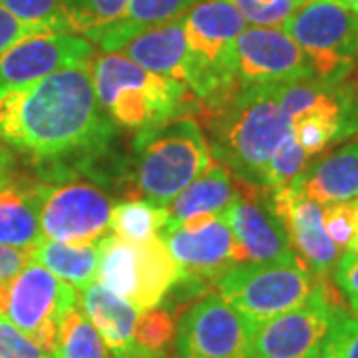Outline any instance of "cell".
I'll list each match as a JSON object with an SVG mask.
<instances>
[{
	"label": "cell",
	"mask_w": 358,
	"mask_h": 358,
	"mask_svg": "<svg viewBox=\"0 0 358 358\" xmlns=\"http://www.w3.org/2000/svg\"><path fill=\"white\" fill-rule=\"evenodd\" d=\"M114 134L96 96L92 62L0 94V138L52 178L102 154Z\"/></svg>",
	"instance_id": "cell-1"
},
{
	"label": "cell",
	"mask_w": 358,
	"mask_h": 358,
	"mask_svg": "<svg viewBox=\"0 0 358 358\" xmlns=\"http://www.w3.org/2000/svg\"><path fill=\"white\" fill-rule=\"evenodd\" d=\"M211 134L209 150L237 179L265 185V169L273 152L289 134L277 84L243 86L221 112L201 120Z\"/></svg>",
	"instance_id": "cell-2"
},
{
	"label": "cell",
	"mask_w": 358,
	"mask_h": 358,
	"mask_svg": "<svg viewBox=\"0 0 358 358\" xmlns=\"http://www.w3.org/2000/svg\"><path fill=\"white\" fill-rule=\"evenodd\" d=\"M92 78L100 106L126 128H154L197 112V98L183 82L148 72L117 52L98 56Z\"/></svg>",
	"instance_id": "cell-3"
},
{
	"label": "cell",
	"mask_w": 358,
	"mask_h": 358,
	"mask_svg": "<svg viewBox=\"0 0 358 358\" xmlns=\"http://www.w3.org/2000/svg\"><path fill=\"white\" fill-rule=\"evenodd\" d=\"M134 152L131 195L157 207H167L213 164L209 143L192 115L140 129Z\"/></svg>",
	"instance_id": "cell-4"
},
{
	"label": "cell",
	"mask_w": 358,
	"mask_h": 358,
	"mask_svg": "<svg viewBox=\"0 0 358 358\" xmlns=\"http://www.w3.org/2000/svg\"><path fill=\"white\" fill-rule=\"evenodd\" d=\"M98 282L138 310L159 307L181 277V268L159 237L129 241L103 237L98 241Z\"/></svg>",
	"instance_id": "cell-5"
},
{
	"label": "cell",
	"mask_w": 358,
	"mask_h": 358,
	"mask_svg": "<svg viewBox=\"0 0 358 358\" xmlns=\"http://www.w3.org/2000/svg\"><path fill=\"white\" fill-rule=\"evenodd\" d=\"M303 259L235 265L217 281L219 294L255 324L305 305L320 282Z\"/></svg>",
	"instance_id": "cell-6"
},
{
	"label": "cell",
	"mask_w": 358,
	"mask_h": 358,
	"mask_svg": "<svg viewBox=\"0 0 358 358\" xmlns=\"http://www.w3.org/2000/svg\"><path fill=\"white\" fill-rule=\"evenodd\" d=\"M282 30L307 54L320 82L338 84L358 62V14L334 0H307Z\"/></svg>",
	"instance_id": "cell-7"
},
{
	"label": "cell",
	"mask_w": 358,
	"mask_h": 358,
	"mask_svg": "<svg viewBox=\"0 0 358 358\" xmlns=\"http://www.w3.org/2000/svg\"><path fill=\"white\" fill-rule=\"evenodd\" d=\"M78 293L46 267L30 261L10 282L2 315L54 357L66 315L78 307Z\"/></svg>",
	"instance_id": "cell-8"
},
{
	"label": "cell",
	"mask_w": 358,
	"mask_h": 358,
	"mask_svg": "<svg viewBox=\"0 0 358 358\" xmlns=\"http://www.w3.org/2000/svg\"><path fill=\"white\" fill-rule=\"evenodd\" d=\"M255 327L221 294L207 293L181 315L176 352L179 358H253Z\"/></svg>",
	"instance_id": "cell-9"
},
{
	"label": "cell",
	"mask_w": 358,
	"mask_h": 358,
	"mask_svg": "<svg viewBox=\"0 0 358 358\" xmlns=\"http://www.w3.org/2000/svg\"><path fill=\"white\" fill-rule=\"evenodd\" d=\"M338 305L343 303L324 279L305 305L257 324L253 358H319Z\"/></svg>",
	"instance_id": "cell-10"
},
{
	"label": "cell",
	"mask_w": 358,
	"mask_h": 358,
	"mask_svg": "<svg viewBox=\"0 0 358 358\" xmlns=\"http://www.w3.org/2000/svg\"><path fill=\"white\" fill-rule=\"evenodd\" d=\"M223 215L241 247L245 263L294 261V253L287 229L273 203V192L267 185L237 179L231 203Z\"/></svg>",
	"instance_id": "cell-11"
},
{
	"label": "cell",
	"mask_w": 358,
	"mask_h": 358,
	"mask_svg": "<svg viewBox=\"0 0 358 358\" xmlns=\"http://www.w3.org/2000/svg\"><path fill=\"white\" fill-rule=\"evenodd\" d=\"M233 66L241 86L287 84L315 78L307 54L285 30L251 26L239 34Z\"/></svg>",
	"instance_id": "cell-12"
},
{
	"label": "cell",
	"mask_w": 358,
	"mask_h": 358,
	"mask_svg": "<svg viewBox=\"0 0 358 358\" xmlns=\"http://www.w3.org/2000/svg\"><path fill=\"white\" fill-rule=\"evenodd\" d=\"M114 203L92 183L50 187L42 209V235L60 243H98L110 229Z\"/></svg>",
	"instance_id": "cell-13"
},
{
	"label": "cell",
	"mask_w": 358,
	"mask_h": 358,
	"mask_svg": "<svg viewBox=\"0 0 358 358\" xmlns=\"http://www.w3.org/2000/svg\"><path fill=\"white\" fill-rule=\"evenodd\" d=\"M92 56L94 46L82 34H32L0 56V94L30 86L62 68L88 64Z\"/></svg>",
	"instance_id": "cell-14"
},
{
	"label": "cell",
	"mask_w": 358,
	"mask_h": 358,
	"mask_svg": "<svg viewBox=\"0 0 358 358\" xmlns=\"http://www.w3.org/2000/svg\"><path fill=\"white\" fill-rule=\"evenodd\" d=\"M159 239L176 259L181 268V277L187 281L201 285L217 282L229 268L245 263L243 251L223 211L203 229L193 233L179 227L164 229Z\"/></svg>",
	"instance_id": "cell-15"
},
{
	"label": "cell",
	"mask_w": 358,
	"mask_h": 358,
	"mask_svg": "<svg viewBox=\"0 0 358 358\" xmlns=\"http://www.w3.org/2000/svg\"><path fill=\"white\" fill-rule=\"evenodd\" d=\"M273 192V203L287 229L294 253L303 259L319 279H327L334 271L341 249L331 241L322 225V205L313 201L299 179Z\"/></svg>",
	"instance_id": "cell-16"
},
{
	"label": "cell",
	"mask_w": 358,
	"mask_h": 358,
	"mask_svg": "<svg viewBox=\"0 0 358 358\" xmlns=\"http://www.w3.org/2000/svg\"><path fill=\"white\" fill-rule=\"evenodd\" d=\"M183 18L141 32L120 52L143 70L179 80L193 92L199 84L201 68L189 50Z\"/></svg>",
	"instance_id": "cell-17"
},
{
	"label": "cell",
	"mask_w": 358,
	"mask_h": 358,
	"mask_svg": "<svg viewBox=\"0 0 358 358\" xmlns=\"http://www.w3.org/2000/svg\"><path fill=\"white\" fill-rule=\"evenodd\" d=\"M50 187L16 173L0 181V243L30 251L44 239L42 209Z\"/></svg>",
	"instance_id": "cell-18"
},
{
	"label": "cell",
	"mask_w": 358,
	"mask_h": 358,
	"mask_svg": "<svg viewBox=\"0 0 358 358\" xmlns=\"http://www.w3.org/2000/svg\"><path fill=\"white\" fill-rule=\"evenodd\" d=\"M82 310L100 333L112 358H152L134 338L140 310L128 301L100 282H92L82 291Z\"/></svg>",
	"instance_id": "cell-19"
},
{
	"label": "cell",
	"mask_w": 358,
	"mask_h": 358,
	"mask_svg": "<svg viewBox=\"0 0 358 358\" xmlns=\"http://www.w3.org/2000/svg\"><path fill=\"white\" fill-rule=\"evenodd\" d=\"M197 2L201 0H129L120 18L90 34L88 40L102 52H120L141 32L183 18Z\"/></svg>",
	"instance_id": "cell-20"
},
{
	"label": "cell",
	"mask_w": 358,
	"mask_h": 358,
	"mask_svg": "<svg viewBox=\"0 0 358 358\" xmlns=\"http://www.w3.org/2000/svg\"><path fill=\"white\" fill-rule=\"evenodd\" d=\"M301 187L319 205L346 203L358 197V141L327 155L299 179Z\"/></svg>",
	"instance_id": "cell-21"
},
{
	"label": "cell",
	"mask_w": 358,
	"mask_h": 358,
	"mask_svg": "<svg viewBox=\"0 0 358 358\" xmlns=\"http://www.w3.org/2000/svg\"><path fill=\"white\" fill-rule=\"evenodd\" d=\"M235 193V183L223 164H211L203 173L179 193L167 209L166 229L179 225L183 219L197 213H221L231 203Z\"/></svg>",
	"instance_id": "cell-22"
},
{
	"label": "cell",
	"mask_w": 358,
	"mask_h": 358,
	"mask_svg": "<svg viewBox=\"0 0 358 358\" xmlns=\"http://www.w3.org/2000/svg\"><path fill=\"white\" fill-rule=\"evenodd\" d=\"M30 259L74 289L84 291L98 279L100 247L98 243H60L44 237L30 249Z\"/></svg>",
	"instance_id": "cell-23"
},
{
	"label": "cell",
	"mask_w": 358,
	"mask_h": 358,
	"mask_svg": "<svg viewBox=\"0 0 358 358\" xmlns=\"http://www.w3.org/2000/svg\"><path fill=\"white\" fill-rule=\"evenodd\" d=\"M167 221L169 215L166 207H157L141 199H131L114 205L110 229L117 237L129 241H150L162 235Z\"/></svg>",
	"instance_id": "cell-24"
},
{
	"label": "cell",
	"mask_w": 358,
	"mask_h": 358,
	"mask_svg": "<svg viewBox=\"0 0 358 358\" xmlns=\"http://www.w3.org/2000/svg\"><path fill=\"white\" fill-rule=\"evenodd\" d=\"M54 358H110L100 333L78 307L66 315L60 327Z\"/></svg>",
	"instance_id": "cell-25"
},
{
	"label": "cell",
	"mask_w": 358,
	"mask_h": 358,
	"mask_svg": "<svg viewBox=\"0 0 358 358\" xmlns=\"http://www.w3.org/2000/svg\"><path fill=\"white\" fill-rule=\"evenodd\" d=\"M129 0H64L66 18L74 34L88 38L120 18Z\"/></svg>",
	"instance_id": "cell-26"
},
{
	"label": "cell",
	"mask_w": 358,
	"mask_h": 358,
	"mask_svg": "<svg viewBox=\"0 0 358 358\" xmlns=\"http://www.w3.org/2000/svg\"><path fill=\"white\" fill-rule=\"evenodd\" d=\"M134 338L152 358H167V348L176 338V320L169 308L154 307L138 315Z\"/></svg>",
	"instance_id": "cell-27"
},
{
	"label": "cell",
	"mask_w": 358,
	"mask_h": 358,
	"mask_svg": "<svg viewBox=\"0 0 358 358\" xmlns=\"http://www.w3.org/2000/svg\"><path fill=\"white\" fill-rule=\"evenodd\" d=\"M0 4L40 32H72L66 18L64 0H0Z\"/></svg>",
	"instance_id": "cell-28"
},
{
	"label": "cell",
	"mask_w": 358,
	"mask_h": 358,
	"mask_svg": "<svg viewBox=\"0 0 358 358\" xmlns=\"http://www.w3.org/2000/svg\"><path fill=\"white\" fill-rule=\"evenodd\" d=\"M307 162L308 154L299 145L291 131L268 159V166L265 169V185L268 189L291 185L307 171Z\"/></svg>",
	"instance_id": "cell-29"
},
{
	"label": "cell",
	"mask_w": 358,
	"mask_h": 358,
	"mask_svg": "<svg viewBox=\"0 0 358 358\" xmlns=\"http://www.w3.org/2000/svg\"><path fill=\"white\" fill-rule=\"evenodd\" d=\"M319 358H358V315L343 305L334 308L331 329Z\"/></svg>",
	"instance_id": "cell-30"
},
{
	"label": "cell",
	"mask_w": 358,
	"mask_h": 358,
	"mask_svg": "<svg viewBox=\"0 0 358 358\" xmlns=\"http://www.w3.org/2000/svg\"><path fill=\"white\" fill-rule=\"evenodd\" d=\"M237 10L253 26L275 28L301 6L299 0H233Z\"/></svg>",
	"instance_id": "cell-31"
},
{
	"label": "cell",
	"mask_w": 358,
	"mask_h": 358,
	"mask_svg": "<svg viewBox=\"0 0 358 358\" xmlns=\"http://www.w3.org/2000/svg\"><path fill=\"white\" fill-rule=\"evenodd\" d=\"M322 225L331 241L338 249H346L357 229V203L346 201V203L322 205Z\"/></svg>",
	"instance_id": "cell-32"
},
{
	"label": "cell",
	"mask_w": 358,
	"mask_h": 358,
	"mask_svg": "<svg viewBox=\"0 0 358 358\" xmlns=\"http://www.w3.org/2000/svg\"><path fill=\"white\" fill-rule=\"evenodd\" d=\"M0 358H54L34 345L13 320L0 315Z\"/></svg>",
	"instance_id": "cell-33"
},
{
	"label": "cell",
	"mask_w": 358,
	"mask_h": 358,
	"mask_svg": "<svg viewBox=\"0 0 358 358\" xmlns=\"http://www.w3.org/2000/svg\"><path fill=\"white\" fill-rule=\"evenodd\" d=\"M30 261H32L30 251L0 243V315L4 310V301H6L10 282Z\"/></svg>",
	"instance_id": "cell-34"
},
{
	"label": "cell",
	"mask_w": 358,
	"mask_h": 358,
	"mask_svg": "<svg viewBox=\"0 0 358 358\" xmlns=\"http://www.w3.org/2000/svg\"><path fill=\"white\" fill-rule=\"evenodd\" d=\"M32 34H48V32H40L34 26L24 24L0 4V56L6 50H10L14 44H18L20 40L28 38Z\"/></svg>",
	"instance_id": "cell-35"
},
{
	"label": "cell",
	"mask_w": 358,
	"mask_h": 358,
	"mask_svg": "<svg viewBox=\"0 0 358 358\" xmlns=\"http://www.w3.org/2000/svg\"><path fill=\"white\" fill-rule=\"evenodd\" d=\"M334 282L348 296L358 299V255L348 251L334 265Z\"/></svg>",
	"instance_id": "cell-36"
},
{
	"label": "cell",
	"mask_w": 358,
	"mask_h": 358,
	"mask_svg": "<svg viewBox=\"0 0 358 358\" xmlns=\"http://www.w3.org/2000/svg\"><path fill=\"white\" fill-rule=\"evenodd\" d=\"M217 215L219 213H197V215H192V217L183 219V221H181L179 225H176V227L193 233V231L203 229V227H207L209 223H213V221L217 219ZM171 229H173V227H171Z\"/></svg>",
	"instance_id": "cell-37"
},
{
	"label": "cell",
	"mask_w": 358,
	"mask_h": 358,
	"mask_svg": "<svg viewBox=\"0 0 358 358\" xmlns=\"http://www.w3.org/2000/svg\"><path fill=\"white\" fill-rule=\"evenodd\" d=\"M14 173V155L8 150L6 141L0 138V181L8 179Z\"/></svg>",
	"instance_id": "cell-38"
},
{
	"label": "cell",
	"mask_w": 358,
	"mask_h": 358,
	"mask_svg": "<svg viewBox=\"0 0 358 358\" xmlns=\"http://www.w3.org/2000/svg\"><path fill=\"white\" fill-rule=\"evenodd\" d=\"M355 203H357V229H355V237H352V241H350V245H348V249L358 255V197L355 199Z\"/></svg>",
	"instance_id": "cell-39"
},
{
	"label": "cell",
	"mask_w": 358,
	"mask_h": 358,
	"mask_svg": "<svg viewBox=\"0 0 358 358\" xmlns=\"http://www.w3.org/2000/svg\"><path fill=\"white\" fill-rule=\"evenodd\" d=\"M334 2H338L341 6H345V8H348L350 13L358 14V0H334Z\"/></svg>",
	"instance_id": "cell-40"
},
{
	"label": "cell",
	"mask_w": 358,
	"mask_h": 358,
	"mask_svg": "<svg viewBox=\"0 0 358 358\" xmlns=\"http://www.w3.org/2000/svg\"><path fill=\"white\" fill-rule=\"evenodd\" d=\"M350 301V307H352V310L358 315V299H348Z\"/></svg>",
	"instance_id": "cell-41"
},
{
	"label": "cell",
	"mask_w": 358,
	"mask_h": 358,
	"mask_svg": "<svg viewBox=\"0 0 358 358\" xmlns=\"http://www.w3.org/2000/svg\"><path fill=\"white\" fill-rule=\"evenodd\" d=\"M303 2H307V0H299V4H303Z\"/></svg>",
	"instance_id": "cell-42"
}]
</instances>
